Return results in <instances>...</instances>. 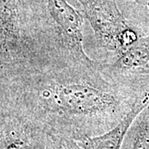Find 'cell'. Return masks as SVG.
Instances as JSON below:
<instances>
[{"instance_id": "1", "label": "cell", "mask_w": 149, "mask_h": 149, "mask_svg": "<svg viewBox=\"0 0 149 149\" xmlns=\"http://www.w3.org/2000/svg\"><path fill=\"white\" fill-rule=\"evenodd\" d=\"M0 93L43 131L75 141L111 129L142 96L106 79L100 62L87 64L70 56L17 70L0 82Z\"/></svg>"}, {"instance_id": "2", "label": "cell", "mask_w": 149, "mask_h": 149, "mask_svg": "<svg viewBox=\"0 0 149 149\" xmlns=\"http://www.w3.org/2000/svg\"><path fill=\"white\" fill-rule=\"evenodd\" d=\"M111 58L100 63L106 79L136 95L149 93V35L144 33Z\"/></svg>"}, {"instance_id": "3", "label": "cell", "mask_w": 149, "mask_h": 149, "mask_svg": "<svg viewBox=\"0 0 149 149\" xmlns=\"http://www.w3.org/2000/svg\"><path fill=\"white\" fill-rule=\"evenodd\" d=\"M47 10L59 28L58 43L65 52L85 63L96 62L86 54L83 44V18L65 0H47Z\"/></svg>"}, {"instance_id": "4", "label": "cell", "mask_w": 149, "mask_h": 149, "mask_svg": "<svg viewBox=\"0 0 149 149\" xmlns=\"http://www.w3.org/2000/svg\"><path fill=\"white\" fill-rule=\"evenodd\" d=\"M42 132L0 95V149H32Z\"/></svg>"}, {"instance_id": "5", "label": "cell", "mask_w": 149, "mask_h": 149, "mask_svg": "<svg viewBox=\"0 0 149 149\" xmlns=\"http://www.w3.org/2000/svg\"><path fill=\"white\" fill-rule=\"evenodd\" d=\"M149 104V93L139 98L132 109L123 119L105 133L93 137H84L77 141L83 149H121L128 129L139 113Z\"/></svg>"}, {"instance_id": "6", "label": "cell", "mask_w": 149, "mask_h": 149, "mask_svg": "<svg viewBox=\"0 0 149 149\" xmlns=\"http://www.w3.org/2000/svg\"><path fill=\"white\" fill-rule=\"evenodd\" d=\"M121 149H149V104L128 129Z\"/></svg>"}, {"instance_id": "7", "label": "cell", "mask_w": 149, "mask_h": 149, "mask_svg": "<svg viewBox=\"0 0 149 149\" xmlns=\"http://www.w3.org/2000/svg\"><path fill=\"white\" fill-rule=\"evenodd\" d=\"M32 149H83L77 141L59 133L43 131Z\"/></svg>"}, {"instance_id": "8", "label": "cell", "mask_w": 149, "mask_h": 149, "mask_svg": "<svg viewBox=\"0 0 149 149\" xmlns=\"http://www.w3.org/2000/svg\"><path fill=\"white\" fill-rule=\"evenodd\" d=\"M149 18V0H133Z\"/></svg>"}, {"instance_id": "9", "label": "cell", "mask_w": 149, "mask_h": 149, "mask_svg": "<svg viewBox=\"0 0 149 149\" xmlns=\"http://www.w3.org/2000/svg\"><path fill=\"white\" fill-rule=\"evenodd\" d=\"M8 72H9V70L8 69L5 65L0 61V80L3 77H4L5 75H7Z\"/></svg>"}]
</instances>
